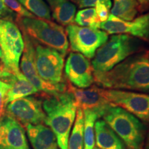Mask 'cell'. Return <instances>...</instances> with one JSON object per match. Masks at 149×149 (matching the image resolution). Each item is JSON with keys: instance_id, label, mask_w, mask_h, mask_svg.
Returning a JSON list of instances; mask_svg holds the SVG:
<instances>
[{"instance_id": "obj_1", "label": "cell", "mask_w": 149, "mask_h": 149, "mask_svg": "<svg viewBox=\"0 0 149 149\" xmlns=\"http://www.w3.org/2000/svg\"><path fill=\"white\" fill-rule=\"evenodd\" d=\"M93 76L97 84L104 88L149 93V57L146 53L132 55L109 71Z\"/></svg>"}, {"instance_id": "obj_2", "label": "cell", "mask_w": 149, "mask_h": 149, "mask_svg": "<svg viewBox=\"0 0 149 149\" xmlns=\"http://www.w3.org/2000/svg\"><path fill=\"white\" fill-rule=\"evenodd\" d=\"M46 113L45 124L48 126L57 138L60 149H68L70 133L76 117L77 105L69 91L46 96L42 101Z\"/></svg>"}, {"instance_id": "obj_3", "label": "cell", "mask_w": 149, "mask_h": 149, "mask_svg": "<svg viewBox=\"0 0 149 149\" xmlns=\"http://www.w3.org/2000/svg\"><path fill=\"white\" fill-rule=\"evenodd\" d=\"M141 42L126 34L113 35L97 50L91 66L94 73H103L130 57L139 50Z\"/></svg>"}, {"instance_id": "obj_4", "label": "cell", "mask_w": 149, "mask_h": 149, "mask_svg": "<svg viewBox=\"0 0 149 149\" xmlns=\"http://www.w3.org/2000/svg\"><path fill=\"white\" fill-rule=\"evenodd\" d=\"M22 32L33 42L55 50L63 56L66 55L68 42L64 29L51 20L36 17H17Z\"/></svg>"}, {"instance_id": "obj_5", "label": "cell", "mask_w": 149, "mask_h": 149, "mask_svg": "<svg viewBox=\"0 0 149 149\" xmlns=\"http://www.w3.org/2000/svg\"><path fill=\"white\" fill-rule=\"evenodd\" d=\"M103 118L130 149H142L146 128L138 118L119 107L110 108Z\"/></svg>"}, {"instance_id": "obj_6", "label": "cell", "mask_w": 149, "mask_h": 149, "mask_svg": "<svg viewBox=\"0 0 149 149\" xmlns=\"http://www.w3.org/2000/svg\"><path fill=\"white\" fill-rule=\"evenodd\" d=\"M0 46L2 52L0 71L11 73L20 72L19 61L24 42L19 27L10 20L0 19Z\"/></svg>"}, {"instance_id": "obj_7", "label": "cell", "mask_w": 149, "mask_h": 149, "mask_svg": "<svg viewBox=\"0 0 149 149\" xmlns=\"http://www.w3.org/2000/svg\"><path fill=\"white\" fill-rule=\"evenodd\" d=\"M66 32L72 51L81 53L88 59L93 58L97 50L109 40L105 31L72 24L67 26Z\"/></svg>"}, {"instance_id": "obj_8", "label": "cell", "mask_w": 149, "mask_h": 149, "mask_svg": "<svg viewBox=\"0 0 149 149\" xmlns=\"http://www.w3.org/2000/svg\"><path fill=\"white\" fill-rule=\"evenodd\" d=\"M100 92L113 107L122 108L149 124V94L102 88H100Z\"/></svg>"}, {"instance_id": "obj_9", "label": "cell", "mask_w": 149, "mask_h": 149, "mask_svg": "<svg viewBox=\"0 0 149 149\" xmlns=\"http://www.w3.org/2000/svg\"><path fill=\"white\" fill-rule=\"evenodd\" d=\"M34 43L35 66L40 77L48 82L62 83L64 56L51 48Z\"/></svg>"}, {"instance_id": "obj_10", "label": "cell", "mask_w": 149, "mask_h": 149, "mask_svg": "<svg viewBox=\"0 0 149 149\" xmlns=\"http://www.w3.org/2000/svg\"><path fill=\"white\" fill-rule=\"evenodd\" d=\"M6 113L24 126L45 123L46 113L42 107V100L34 97H25L10 102L6 105Z\"/></svg>"}, {"instance_id": "obj_11", "label": "cell", "mask_w": 149, "mask_h": 149, "mask_svg": "<svg viewBox=\"0 0 149 149\" xmlns=\"http://www.w3.org/2000/svg\"><path fill=\"white\" fill-rule=\"evenodd\" d=\"M100 29L109 34H126L143 40H149V13L129 22L110 14L107 21L101 23Z\"/></svg>"}, {"instance_id": "obj_12", "label": "cell", "mask_w": 149, "mask_h": 149, "mask_svg": "<svg viewBox=\"0 0 149 149\" xmlns=\"http://www.w3.org/2000/svg\"><path fill=\"white\" fill-rule=\"evenodd\" d=\"M67 90L71 93L77 107L82 111L95 112L99 118L103 117L113 104L102 95L100 88L94 86L91 88H77L71 85L67 86Z\"/></svg>"}, {"instance_id": "obj_13", "label": "cell", "mask_w": 149, "mask_h": 149, "mask_svg": "<svg viewBox=\"0 0 149 149\" xmlns=\"http://www.w3.org/2000/svg\"><path fill=\"white\" fill-rule=\"evenodd\" d=\"M65 74L70 82L77 88H88L95 81L91 62L79 53L69 54L65 65Z\"/></svg>"}, {"instance_id": "obj_14", "label": "cell", "mask_w": 149, "mask_h": 149, "mask_svg": "<svg viewBox=\"0 0 149 149\" xmlns=\"http://www.w3.org/2000/svg\"><path fill=\"white\" fill-rule=\"evenodd\" d=\"M0 149H31L23 126L6 113L0 120Z\"/></svg>"}, {"instance_id": "obj_15", "label": "cell", "mask_w": 149, "mask_h": 149, "mask_svg": "<svg viewBox=\"0 0 149 149\" xmlns=\"http://www.w3.org/2000/svg\"><path fill=\"white\" fill-rule=\"evenodd\" d=\"M0 79L10 86L6 94V105L17 99L25 97L38 92V90L21 72L11 73L6 71H0Z\"/></svg>"}, {"instance_id": "obj_16", "label": "cell", "mask_w": 149, "mask_h": 149, "mask_svg": "<svg viewBox=\"0 0 149 149\" xmlns=\"http://www.w3.org/2000/svg\"><path fill=\"white\" fill-rule=\"evenodd\" d=\"M27 135L33 149H58L56 136L51 128L44 124H27Z\"/></svg>"}, {"instance_id": "obj_17", "label": "cell", "mask_w": 149, "mask_h": 149, "mask_svg": "<svg viewBox=\"0 0 149 149\" xmlns=\"http://www.w3.org/2000/svg\"><path fill=\"white\" fill-rule=\"evenodd\" d=\"M24 48L22 55L20 69L24 75L34 86L42 79L37 73L35 66V43L30 37L23 33Z\"/></svg>"}, {"instance_id": "obj_18", "label": "cell", "mask_w": 149, "mask_h": 149, "mask_svg": "<svg viewBox=\"0 0 149 149\" xmlns=\"http://www.w3.org/2000/svg\"><path fill=\"white\" fill-rule=\"evenodd\" d=\"M96 145L102 149H125V145L114 130L104 120L95 124Z\"/></svg>"}, {"instance_id": "obj_19", "label": "cell", "mask_w": 149, "mask_h": 149, "mask_svg": "<svg viewBox=\"0 0 149 149\" xmlns=\"http://www.w3.org/2000/svg\"><path fill=\"white\" fill-rule=\"evenodd\" d=\"M49 5L52 16L61 26L72 24L75 16L76 7L68 0H46Z\"/></svg>"}, {"instance_id": "obj_20", "label": "cell", "mask_w": 149, "mask_h": 149, "mask_svg": "<svg viewBox=\"0 0 149 149\" xmlns=\"http://www.w3.org/2000/svg\"><path fill=\"white\" fill-rule=\"evenodd\" d=\"M139 7L136 0H113L111 14L124 21H132L137 15Z\"/></svg>"}, {"instance_id": "obj_21", "label": "cell", "mask_w": 149, "mask_h": 149, "mask_svg": "<svg viewBox=\"0 0 149 149\" xmlns=\"http://www.w3.org/2000/svg\"><path fill=\"white\" fill-rule=\"evenodd\" d=\"M84 113L82 110L77 108L76 112L75 122L68 139V149H84Z\"/></svg>"}, {"instance_id": "obj_22", "label": "cell", "mask_w": 149, "mask_h": 149, "mask_svg": "<svg viewBox=\"0 0 149 149\" xmlns=\"http://www.w3.org/2000/svg\"><path fill=\"white\" fill-rule=\"evenodd\" d=\"M84 149H93L95 146V124L99 118L95 112L84 111Z\"/></svg>"}, {"instance_id": "obj_23", "label": "cell", "mask_w": 149, "mask_h": 149, "mask_svg": "<svg viewBox=\"0 0 149 149\" xmlns=\"http://www.w3.org/2000/svg\"><path fill=\"white\" fill-rule=\"evenodd\" d=\"M26 9L38 18L51 20V10L44 0H17Z\"/></svg>"}, {"instance_id": "obj_24", "label": "cell", "mask_w": 149, "mask_h": 149, "mask_svg": "<svg viewBox=\"0 0 149 149\" xmlns=\"http://www.w3.org/2000/svg\"><path fill=\"white\" fill-rule=\"evenodd\" d=\"M74 21L79 26H88L94 29H100L101 22L96 15L95 8H87L79 10Z\"/></svg>"}, {"instance_id": "obj_25", "label": "cell", "mask_w": 149, "mask_h": 149, "mask_svg": "<svg viewBox=\"0 0 149 149\" xmlns=\"http://www.w3.org/2000/svg\"><path fill=\"white\" fill-rule=\"evenodd\" d=\"M1 1L8 8L16 13L17 16L24 17H35L34 15L24 8L17 0H1Z\"/></svg>"}, {"instance_id": "obj_26", "label": "cell", "mask_w": 149, "mask_h": 149, "mask_svg": "<svg viewBox=\"0 0 149 149\" xmlns=\"http://www.w3.org/2000/svg\"><path fill=\"white\" fill-rule=\"evenodd\" d=\"M75 1L80 8H91V7L95 6L96 3L97 2L104 3L109 9L111 8L112 6L111 0H75Z\"/></svg>"}, {"instance_id": "obj_27", "label": "cell", "mask_w": 149, "mask_h": 149, "mask_svg": "<svg viewBox=\"0 0 149 149\" xmlns=\"http://www.w3.org/2000/svg\"><path fill=\"white\" fill-rule=\"evenodd\" d=\"M110 9L104 3L97 2L95 5L96 15L100 22H106L109 17Z\"/></svg>"}, {"instance_id": "obj_28", "label": "cell", "mask_w": 149, "mask_h": 149, "mask_svg": "<svg viewBox=\"0 0 149 149\" xmlns=\"http://www.w3.org/2000/svg\"><path fill=\"white\" fill-rule=\"evenodd\" d=\"M6 93L0 91V120L1 117L6 113Z\"/></svg>"}, {"instance_id": "obj_29", "label": "cell", "mask_w": 149, "mask_h": 149, "mask_svg": "<svg viewBox=\"0 0 149 149\" xmlns=\"http://www.w3.org/2000/svg\"><path fill=\"white\" fill-rule=\"evenodd\" d=\"M10 84H7L6 82H5V81H3V80L0 79V91H1V92L4 93L6 94V93L8 92V91L9 90V88H10Z\"/></svg>"}, {"instance_id": "obj_30", "label": "cell", "mask_w": 149, "mask_h": 149, "mask_svg": "<svg viewBox=\"0 0 149 149\" xmlns=\"http://www.w3.org/2000/svg\"><path fill=\"white\" fill-rule=\"evenodd\" d=\"M139 4H140L143 6H147L149 5V0H136Z\"/></svg>"}, {"instance_id": "obj_31", "label": "cell", "mask_w": 149, "mask_h": 149, "mask_svg": "<svg viewBox=\"0 0 149 149\" xmlns=\"http://www.w3.org/2000/svg\"><path fill=\"white\" fill-rule=\"evenodd\" d=\"M144 149H149V133H148V136H147V139H146V143H145Z\"/></svg>"}, {"instance_id": "obj_32", "label": "cell", "mask_w": 149, "mask_h": 149, "mask_svg": "<svg viewBox=\"0 0 149 149\" xmlns=\"http://www.w3.org/2000/svg\"><path fill=\"white\" fill-rule=\"evenodd\" d=\"M0 60H2V52H1V46H0Z\"/></svg>"}, {"instance_id": "obj_33", "label": "cell", "mask_w": 149, "mask_h": 149, "mask_svg": "<svg viewBox=\"0 0 149 149\" xmlns=\"http://www.w3.org/2000/svg\"><path fill=\"white\" fill-rule=\"evenodd\" d=\"M93 149H102V148H98V147H94V148H93Z\"/></svg>"}, {"instance_id": "obj_34", "label": "cell", "mask_w": 149, "mask_h": 149, "mask_svg": "<svg viewBox=\"0 0 149 149\" xmlns=\"http://www.w3.org/2000/svg\"><path fill=\"white\" fill-rule=\"evenodd\" d=\"M0 1H1V0H0Z\"/></svg>"}]
</instances>
